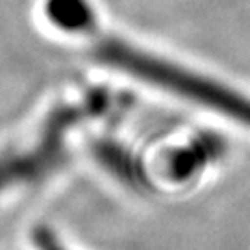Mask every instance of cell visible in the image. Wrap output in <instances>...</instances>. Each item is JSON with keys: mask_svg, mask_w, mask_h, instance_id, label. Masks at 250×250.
Segmentation results:
<instances>
[{"mask_svg": "<svg viewBox=\"0 0 250 250\" xmlns=\"http://www.w3.org/2000/svg\"><path fill=\"white\" fill-rule=\"evenodd\" d=\"M45 13L56 28L67 34H93L97 11L89 0H46Z\"/></svg>", "mask_w": 250, "mask_h": 250, "instance_id": "obj_5", "label": "cell"}, {"mask_svg": "<svg viewBox=\"0 0 250 250\" xmlns=\"http://www.w3.org/2000/svg\"><path fill=\"white\" fill-rule=\"evenodd\" d=\"M91 152L93 158L100 163V167L121 184L132 189H146L150 186L141 161L135 158L130 148H126L115 139H97L91 145Z\"/></svg>", "mask_w": 250, "mask_h": 250, "instance_id": "obj_3", "label": "cell"}, {"mask_svg": "<svg viewBox=\"0 0 250 250\" xmlns=\"http://www.w3.org/2000/svg\"><path fill=\"white\" fill-rule=\"evenodd\" d=\"M221 141L211 135H202L193 139L188 146H182L167 158V172L172 180L184 182L204 167L206 163L213 160L219 154Z\"/></svg>", "mask_w": 250, "mask_h": 250, "instance_id": "obj_4", "label": "cell"}, {"mask_svg": "<svg viewBox=\"0 0 250 250\" xmlns=\"http://www.w3.org/2000/svg\"><path fill=\"white\" fill-rule=\"evenodd\" d=\"M109 104L106 91H93L78 104L54 107L43 121L37 137L24 148L0 154V193L43 182L67 158L69 134L85 119L104 113Z\"/></svg>", "mask_w": 250, "mask_h": 250, "instance_id": "obj_2", "label": "cell"}, {"mask_svg": "<svg viewBox=\"0 0 250 250\" xmlns=\"http://www.w3.org/2000/svg\"><path fill=\"white\" fill-rule=\"evenodd\" d=\"M93 56L97 58V62L107 65L109 69L125 72L132 78L169 91L176 97L211 107L223 115L250 126L249 99L182 65L167 62L111 36H100L97 39L93 46Z\"/></svg>", "mask_w": 250, "mask_h": 250, "instance_id": "obj_1", "label": "cell"}, {"mask_svg": "<svg viewBox=\"0 0 250 250\" xmlns=\"http://www.w3.org/2000/svg\"><path fill=\"white\" fill-rule=\"evenodd\" d=\"M32 237H34L36 250H67L48 226H37Z\"/></svg>", "mask_w": 250, "mask_h": 250, "instance_id": "obj_6", "label": "cell"}]
</instances>
